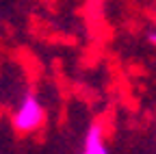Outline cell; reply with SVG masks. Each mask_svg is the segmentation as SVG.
<instances>
[{"label": "cell", "instance_id": "obj_1", "mask_svg": "<svg viewBox=\"0 0 156 154\" xmlns=\"http://www.w3.org/2000/svg\"><path fill=\"white\" fill-rule=\"evenodd\" d=\"M46 122V109L44 104L39 102V98L35 93L26 91L22 95V100H20L11 113V126L15 132L20 134H30L35 130H39Z\"/></svg>", "mask_w": 156, "mask_h": 154}, {"label": "cell", "instance_id": "obj_2", "mask_svg": "<svg viewBox=\"0 0 156 154\" xmlns=\"http://www.w3.org/2000/svg\"><path fill=\"white\" fill-rule=\"evenodd\" d=\"M78 154H111L104 141V128L102 124H89L85 134H83V145L78 150Z\"/></svg>", "mask_w": 156, "mask_h": 154}, {"label": "cell", "instance_id": "obj_3", "mask_svg": "<svg viewBox=\"0 0 156 154\" xmlns=\"http://www.w3.org/2000/svg\"><path fill=\"white\" fill-rule=\"evenodd\" d=\"M147 39H150V44H154V46H156V28H154V30H150Z\"/></svg>", "mask_w": 156, "mask_h": 154}]
</instances>
